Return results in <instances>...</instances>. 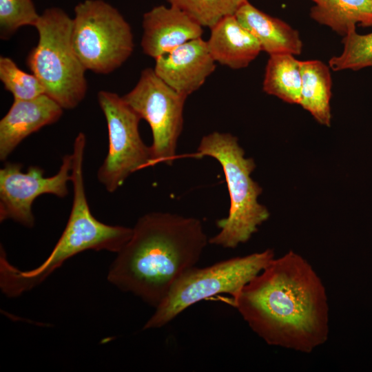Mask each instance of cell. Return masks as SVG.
Listing matches in <instances>:
<instances>
[{"mask_svg":"<svg viewBox=\"0 0 372 372\" xmlns=\"http://www.w3.org/2000/svg\"><path fill=\"white\" fill-rule=\"evenodd\" d=\"M231 304L269 345L309 353L328 339L326 289L311 264L293 251L274 258Z\"/></svg>","mask_w":372,"mask_h":372,"instance_id":"obj_1","label":"cell"},{"mask_svg":"<svg viewBox=\"0 0 372 372\" xmlns=\"http://www.w3.org/2000/svg\"><path fill=\"white\" fill-rule=\"evenodd\" d=\"M117 253L107 280L156 307L209 243L201 221L168 212L144 214Z\"/></svg>","mask_w":372,"mask_h":372,"instance_id":"obj_2","label":"cell"},{"mask_svg":"<svg viewBox=\"0 0 372 372\" xmlns=\"http://www.w3.org/2000/svg\"><path fill=\"white\" fill-rule=\"evenodd\" d=\"M194 156H209L220 163L229 194L228 216L217 220L220 231L209 239V243L236 248L248 241L270 216L267 208L258 200L262 189L251 177L256 168L254 160L245 156L236 136L218 132L202 138Z\"/></svg>","mask_w":372,"mask_h":372,"instance_id":"obj_3","label":"cell"},{"mask_svg":"<svg viewBox=\"0 0 372 372\" xmlns=\"http://www.w3.org/2000/svg\"><path fill=\"white\" fill-rule=\"evenodd\" d=\"M34 27L39 41L27 56V65L46 95L63 110L74 109L84 99L87 83L86 70L72 45V19L61 8H50Z\"/></svg>","mask_w":372,"mask_h":372,"instance_id":"obj_4","label":"cell"},{"mask_svg":"<svg viewBox=\"0 0 372 372\" xmlns=\"http://www.w3.org/2000/svg\"><path fill=\"white\" fill-rule=\"evenodd\" d=\"M275 258L271 249L220 261L203 268L194 267L174 285L143 326L158 329L170 322L190 306L219 293L233 297Z\"/></svg>","mask_w":372,"mask_h":372,"instance_id":"obj_5","label":"cell"},{"mask_svg":"<svg viewBox=\"0 0 372 372\" xmlns=\"http://www.w3.org/2000/svg\"><path fill=\"white\" fill-rule=\"evenodd\" d=\"M72 41L85 70L101 74L121 67L134 50L130 24L103 0H85L76 6Z\"/></svg>","mask_w":372,"mask_h":372,"instance_id":"obj_6","label":"cell"},{"mask_svg":"<svg viewBox=\"0 0 372 372\" xmlns=\"http://www.w3.org/2000/svg\"><path fill=\"white\" fill-rule=\"evenodd\" d=\"M86 136L80 132L73 145L71 182L73 200L66 226L48 256L55 266H61L72 256L86 250L118 253L130 240L132 228L105 224L92 214L86 197L83 164Z\"/></svg>","mask_w":372,"mask_h":372,"instance_id":"obj_7","label":"cell"},{"mask_svg":"<svg viewBox=\"0 0 372 372\" xmlns=\"http://www.w3.org/2000/svg\"><path fill=\"white\" fill-rule=\"evenodd\" d=\"M108 130V152L97 172L99 181L110 193L132 174L151 166L150 147L143 141L138 114L117 94L101 90L97 94Z\"/></svg>","mask_w":372,"mask_h":372,"instance_id":"obj_8","label":"cell"},{"mask_svg":"<svg viewBox=\"0 0 372 372\" xmlns=\"http://www.w3.org/2000/svg\"><path fill=\"white\" fill-rule=\"evenodd\" d=\"M150 126L151 166L171 165L183 127V110L187 96L165 83L152 68H145L134 87L122 96Z\"/></svg>","mask_w":372,"mask_h":372,"instance_id":"obj_9","label":"cell"},{"mask_svg":"<svg viewBox=\"0 0 372 372\" xmlns=\"http://www.w3.org/2000/svg\"><path fill=\"white\" fill-rule=\"evenodd\" d=\"M72 154H65L59 172L45 177L44 170L30 166L22 172V165L8 163L0 169V221L12 220L31 228L34 225L32 211L34 200L45 194L65 198L71 181Z\"/></svg>","mask_w":372,"mask_h":372,"instance_id":"obj_10","label":"cell"},{"mask_svg":"<svg viewBox=\"0 0 372 372\" xmlns=\"http://www.w3.org/2000/svg\"><path fill=\"white\" fill-rule=\"evenodd\" d=\"M155 60L156 74L186 96L198 90L216 69L207 41L202 37L187 41Z\"/></svg>","mask_w":372,"mask_h":372,"instance_id":"obj_11","label":"cell"},{"mask_svg":"<svg viewBox=\"0 0 372 372\" xmlns=\"http://www.w3.org/2000/svg\"><path fill=\"white\" fill-rule=\"evenodd\" d=\"M141 45L154 59L185 43L200 38L203 26L177 6H158L145 13Z\"/></svg>","mask_w":372,"mask_h":372,"instance_id":"obj_12","label":"cell"},{"mask_svg":"<svg viewBox=\"0 0 372 372\" xmlns=\"http://www.w3.org/2000/svg\"><path fill=\"white\" fill-rule=\"evenodd\" d=\"M63 110L46 94L32 99L14 100L0 121V160L5 161L29 135L56 122Z\"/></svg>","mask_w":372,"mask_h":372,"instance_id":"obj_13","label":"cell"},{"mask_svg":"<svg viewBox=\"0 0 372 372\" xmlns=\"http://www.w3.org/2000/svg\"><path fill=\"white\" fill-rule=\"evenodd\" d=\"M210 30L207 44L216 63L235 70L244 68L262 51L258 40L235 15L223 19Z\"/></svg>","mask_w":372,"mask_h":372,"instance_id":"obj_14","label":"cell"},{"mask_svg":"<svg viewBox=\"0 0 372 372\" xmlns=\"http://www.w3.org/2000/svg\"><path fill=\"white\" fill-rule=\"evenodd\" d=\"M235 17L256 37L262 51L269 55L300 54L303 45L298 32L282 20L258 10L248 1Z\"/></svg>","mask_w":372,"mask_h":372,"instance_id":"obj_15","label":"cell"},{"mask_svg":"<svg viewBox=\"0 0 372 372\" xmlns=\"http://www.w3.org/2000/svg\"><path fill=\"white\" fill-rule=\"evenodd\" d=\"M302 79L299 105L321 125L330 126L331 76L328 65L319 60L300 61Z\"/></svg>","mask_w":372,"mask_h":372,"instance_id":"obj_16","label":"cell"},{"mask_svg":"<svg viewBox=\"0 0 372 372\" xmlns=\"http://www.w3.org/2000/svg\"><path fill=\"white\" fill-rule=\"evenodd\" d=\"M311 17L344 37L356 25L372 27V0H312Z\"/></svg>","mask_w":372,"mask_h":372,"instance_id":"obj_17","label":"cell"},{"mask_svg":"<svg viewBox=\"0 0 372 372\" xmlns=\"http://www.w3.org/2000/svg\"><path fill=\"white\" fill-rule=\"evenodd\" d=\"M301 86L300 61L289 54L269 55L262 83L265 92L285 102L299 104Z\"/></svg>","mask_w":372,"mask_h":372,"instance_id":"obj_18","label":"cell"},{"mask_svg":"<svg viewBox=\"0 0 372 372\" xmlns=\"http://www.w3.org/2000/svg\"><path fill=\"white\" fill-rule=\"evenodd\" d=\"M187 12L201 26L210 29L223 19L234 16L248 0H167Z\"/></svg>","mask_w":372,"mask_h":372,"instance_id":"obj_19","label":"cell"},{"mask_svg":"<svg viewBox=\"0 0 372 372\" xmlns=\"http://www.w3.org/2000/svg\"><path fill=\"white\" fill-rule=\"evenodd\" d=\"M342 43V53L329 61L331 70H358L372 66V32L359 34L355 30H353L343 37Z\"/></svg>","mask_w":372,"mask_h":372,"instance_id":"obj_20","label":"cell"},{"mask_svg":"<svg viewBox=\"0 0 372 372\" xmlns=\"http://www.w3.org/2000/svg\"><path fill=\"white\" fill-rule=\"evenodd\" d=\"M0 80L14 100L32 99L45 94L38 78L21 70L9 57H0Z\"/></svg>","mask_w":372,"mask_h":372,"instance_id":"obj_21","label":"cell"},{"mask_svg":"<svg viewBox=\"0 0 372 372\" xmlns=\"http://www.w3.org/2000/svg\"><path fill=\"white\" fill-rule=\"evenodd\" d=\"M40 15L32 0H0V35L8 39L19 28L35 26Z\"/></svg>","mask_w":372,"mask_h":372,"instance_id":"obj_22","label":"cell"}]
</instances>
